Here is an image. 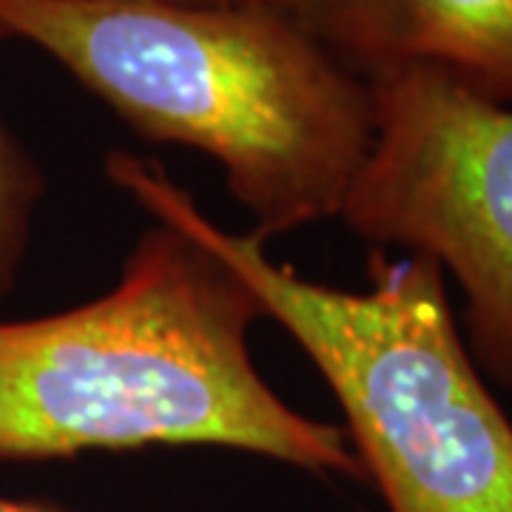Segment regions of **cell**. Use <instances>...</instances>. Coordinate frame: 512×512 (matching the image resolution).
<instances>
[{
    "instance_id": "cell-7",
    "label": "cell",
    "mask_w": 512,
    "mask_h": 512,
    "mask_svg": "<svg viewBox=\"0 0 512 512\" xmlns=\"http://www.w3.org/2000/svg\"><path fill=\"white\" fill-rule=\"evenodd\" d=\"M0 512H72L57 504H46V501H29V498H6L0 495Z\"/></svg>"
},
{
    "instance_id": "cell-2",
    "label": "cell",
    "mask_w": 512,
    "mask_h": 512,
    "mask_svg": "<svg viewBox=\"0 0 512 512\" xmlns=\"http://www.w3.org/2000/svg\"><path fill=\"white\" fill-rule=\"evenodd\" d=\"M148 143L197 148L265 242L339 217L373 146V92L268 3L0 0Z\"/></svg>"
},
{
    "instance_id": "cell-6",
    "label": "cell",
    "mask_w": 512,
    "mask_h": 512,
    "mask_svg": "<svg viewBox=\"0 0 512 512\" xmlns=\"http://www.w3.org/2000/svg\"><path fill=\"white\" fill-rule=\"evenodd\" d=\"M3 40H9V32L0 26V43ZM43 194L46 177L40 165L0 114V296L18 285Z\"/></svg>"
},
{
    "instance_id": "cell-4",
    "label": "cell",
    "mask_w": 512,
    "mask_h": 512,
    "mask_svg": "<svg viewBox=\"0 0 512 512\" xmlns=\"http://www.w3.org/2000/svg\"><path fill=\"white\" fill-rule=\"evenodd\" d=\"M367 83L373 146L339 220L453 276L473 362L512 393V106L430 66Z\"/></svg>"
},
{
    "instance_id": "cell-1",
    "label": "cell",
    "mask_w": 512,
    "mask_h": 512,
    "mask_svg": "<svg viewBox=\"0 0 512 512\" xmlns=\"http://www.w3.org/2000/svg\"><path fill=\"white\" fill-rule=\"evenodd\" d=\"M265 311L200 242L154 220L114 288L0 322V461L222 447L365 481L342 424L311 419L259 373Z\"/></svg>"
},
{
    "instance_id": "cell-8",
    "label": "cell",
    "mask_w": 512,
    "mask_h": 512,
    "mask_svg": "<svg viewBox=\"0 0 512 512\" xmlns=\"http://www.w3.org/2000/svg\"><path fill=\"white\" fill-rule=\"evenodd\" d=\"M157 3H177V6H242L259 0H157Z\"/></svg>"
},
{
    "instance_id": "cell-5",
    "label": "cell",
    "mask_w": 512,
    "mask_h": 512,
    "mask_svg": "<svg viewBox=\"0 0 512 512\" xmlns=\"http://www.w3.org/2000/svg\"><path fill=\"white\" fill-rule=\"evenodd\" d=\"M359 77L430 66L512 106V0H259Z\"/></svg>"
},
{
    "instance_id": "cell-3",
    "label": "cell",
    "mask_w": 512,
    "mask_h": 512,
    "mask_svg": "<svg viewBox=\"0 0 512 512\" xmlns=\"http://www.w3.org/2000/svg\"><path fill=\"white\" fill-rule=\"evenodd\" d=\"M106 177L251 288L325 379L387 512H512V419L473 362L427 256L373 251L367 288L308 279L254 231L211 220L157 160L117 148Z\"/></svg>"
}]
</instances>
